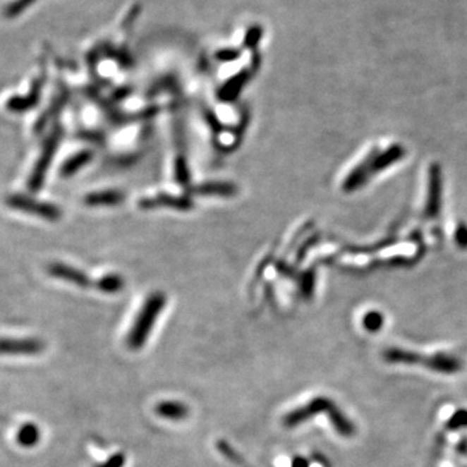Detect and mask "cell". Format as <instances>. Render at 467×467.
Wrapping results in <instances>:
<instances>
[{
    "instance_id": "6da1fadb",
    "label": "cell",
    "mask_w": 467,
    "mask_h": 467,
    "mask_svg": "<svg viewBox=\"0 0 467 467\" xmlns=\"http://www.w3.org/2000/svg\"><path fill=\"white\" fill-rule=\"evenodd\" d=\"M164 306L165 298L162 293H153L152 296L147 298L128 335V346L131 349L138 351L145 346Z\"/></svg>"
},
{
    "instance_id": "7a4b0ae2",
    "label": "cell",
    "mask_w": 467,
    "mask_h": 467,
    "mask_svg": "<svg viewBox=\"0 0 467 467\" xmlns=\"http://www.w3.org/2000/svg\"><path fill=\"white\" fill-rule=\"evenodd\" d=\"M43 343L34 338L4 339L1 341L3 355L34 356L43 351Z\"/></svg>"
},
{
    "instance_id": "3957f363",
    "label": "cell",
    "mask_w": 467,
    "mask_h": 467,
    "mask_svg": "<svg viewBox=\"0 0 467 467\" xmlns=\"http://www.w3.org/2000/svg\"><path fill=\"white\" fill-rule=\"evenodd\" d=\"M156 414L168 420H182L188 416V406L176 400H166L156 405Z\"/></svg>"
},
{
    "instance_id": "277c9868",
    "label": "cell",
    "mask_w": 467,
    "mask_h": 467,
    "mask_svg": "<svg viewBox=\"0 0 467 467\" xmlns=\"http://www.w3.org/2000/svg\"><path fill=\"white\" fill-rule=\"evenodd\" d=\"M12 204L20 208V210H28V212H32V213H37V214H42L44 217H49V219H54L59 216V212H57L54 207H49V205H44V204H41V202H30L25 198H17V199H13L12 200Z\"/></svg>"
},
{
    "instance_id": "5b68a950",
    "label": "cell",
    "mask_w": 467,
    "mask_h": 467,
    "mask_svg": "<svg viewBox=\"0 0 467 467\" xmlns=\"http://www.w3.org/2000/svg\"><path fill=\"white\" fill-rule=\"evenodd\" d=\"M16 440L18 445L24 448H32L41 440V430L35 423H25L18 428Z\"/></svg>"
},
{
    "instance_id": "8992f818",
    "label": "cell",
    "mask_w": 467,
    "mask_h": 467,
    "mask_svg": "<svg viewBox=\"0 0 467 467\" xmlns=\"http://www.w3.org/2000/svg\"><path fill=\"white\" fill-rule=\"evenodd\" d=\"M51 273L60 278H65L71 282L75 283L78 286H87L89 284V278L85 274L80 273L75 269H71L64 265H55L51 267Z\"/></svg>"
},
{
    "instance_id": "52a82bcc",
    "label": "cell",
    "mask_w": 467,
    "mask_h": 467,
    "mask_svg": "<svg viewBox=\"0 0 467 467\" xmlns=\"http://www.w3.org/2000/svg\"><path fill=\"white\" fill-rule=\"evenodd\" d=\"M120 195L117 193H100V195H92L89 199L91 204H99V202H117L120 200Z\"/></svg>"
},
{
    "instance_id": "ba28073f",
    "label": "cell",
    "mask_w": 467,
    "mask_h": 467,
    "mask_svg": "<svg viewBox=\"0 0 467 467\" xmlns=\"http://www.w3.org/2000/svg\"><path fill=\"white\" fill-rule=\"evenodd\" d=\"M202 191L210 193H221V195H230L233 193V187L230 185H221V183H216V185H207L202 187Z\"/></svg>"
},
{
    "instance_id": "9c48e42d",
    "label": "cell",
    "mask_w": 467,
    "mask_h": 467,
    "mask_svg": "<svg viewBox=\"0 0 467 467\" xmlns=\"http://www.w3.org/2000/svg\"><path fill=\"white\" fill-rule=\"evenodd\" d=\"M125 462H126V457L122 453H117V454L111 456L104 463H102L97 467H122L125 465Z\"/></svg>"
},
{
    "instance_id": "30bf717a",
    "label": "cell",
    "mask_w": 467,
    "mask_h": 467,
    "mask_svg": "<svg viewBox=\"0 0 467 467\" xmlns=\"http://www.w3.org/2000/svg\"><path fill=\"white\" fill-rule=\"evenodd\" d=\"M120 287H121V282L116 277L103 279V283H102V290L109 291V292H114V291L119 290Z\"/></svg>"
}]
</instances>
